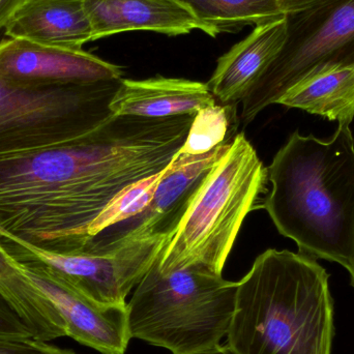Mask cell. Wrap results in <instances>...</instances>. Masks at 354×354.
<instances>
[{
    "instance_id": "6da1fadb",
    "label": "cell",
    "mask_w": 354,
    "mask_h": 354,
    "mask_svg": "<svg viewBox=\"0 0 354 354\" xmlns=\"http://www.w3.org/2000/svg\"><path fill=\"white\" fill-rule=\"evenodd\" d=\"M194 115H113L62 145L0 155V232L50 253L82 251L122 189L163 171Z\"/></svg>"
},
{
    "instance_id": "7a4b0ae2",
    "label": "cell",
    "mask_w": 354,
    "mask_h": 354,
    "mask_svg": "<svg viewBox=\"0 0 354 354\" xmlns=\"http://www.w3.org/2000/svg\"><path fill=\"white\" fill-rule=\"evenodd\" d=\"M270 192L260 208L299 253L354 263V138L339 124L330 140L295 131L268 168Z\"/></svg>"
},
{
    "instance_id": "3957f363",
    "label": "cell",
    "mask_w": 354,
    "mask_h": 354,
    "mask_svg": "<svg viewBox=\"0 0 354 354\" xmlns=\"http://www.w3.org/2000/svg\"><path fill=\"white\" fill-rule=\"evenodd\" d=\"M328 280L315 258L266 250L239 282L227 344L235 354H332Z\"/></svg>"
},
{
    "instance_id": "277c9868",
    "label": "cell",
    "mask_w": 354,
    "mask_h": 354,
    "mask_svg": "<svg viewBox=\"0 0 354 354\" xmlns=\"http://www.w3.org/2000/svg\"><path fill=\"white\" fill-rule=\"evenodd\" d=\"M268 168L243 133L235 135L194 198L156 263L161 272L195 268L222 274L245 216L259 208Z\"/></svg>"
},
{
    "instance_id": "5b68a950",
    "label": "cell",
    "mask_w": 354,
    "mask_h": 354,
    "mask_svg": "<svg viewBox=\"0 0 354 354\" xmlns=\"http://www.w3.org/2000/svg\"><path fill=\"white\" fill-rule=\"evenodd\" d=\"M237 288L222 274L195 268L163 272L155 262L127 304L131 338L174 354L216 346L228 334Z\"/></svg>"
},
{
    "instance_id": "8992f818",
    "label": "cell",
    "mask_w": 354,
    "mask_h": 354,
    "mask_svg": "<svg viewBox=\"0 0 354 354\" xmlns=\"http://www.w3.org/2000/svg\"><path fill=\"white\" fill-rule=\"evenodd\" d=\"M122 79L47 89L0 85V155L62 145L93 132L113 116L109 106Z\"/></svg>"
},
{
    "instance_id": "52a82bcc",
    "label": "cell",
    "mask_w": 354,
    "mask_h": 354,
    "mask_svg": "<svg viewBox=\"0 0 354 354\" xmlns=\"http://www.w3.org/2000/svg\"><path fill=\"white\" fill-rule=\"evenodd\" d=\"M284 45L245 97L248 124L304 79L354 62V0H326L286 14Z\"/></svg>"
},
{
    "instance_id": "ba28073f",
    "label": "cell",
    "mask_w": 354,
    "mask_h": 354,
    "mask_svg": "<svg viewBox=\"0 0 354 354\" xmlns=\"http://www.w3.org/2000/svg\"><path fill=\"white\" fill-rule=\"evenodd\" d=\"M169 239L93 241L82 251L56 254L0 232V249L22 268H39L105 305H124Z\"/></svg>"
},
{
    "instance_id": "9c48e42d",
    "label": "cell",
    "mask_w": 354,
    "mask_h": 354,
    "mask_svg": "<svg viewBox=\"0 0 354 354\" xmlns=\"http://www.w3.org/2000/svg\"><path fill=\"white\" fill-rule=\"evenodd\" d=\"M122 78V68L83 49L43 45L21 39L0 41V85L47 89Z\"/></svg>"
},
{
    "instance_id": "30bf717a",
    "label": "cell",
    "mask_w": 354,
    "mask_h": 354,
    "mask_svg": "<svg viewBox=\"0 0 354 354\" xmlns=\"http://www.w3.org/2000/svg\"><path fill=\"white\" fill-rule=\"evenodd\" d=\"M199 156L177 153L160 181L149 207L127 221L130 227L113 239H164L171 241L185 212L231 141Z\"/></svg>"
},
{
    "instance_id": "8fae6325",
    "label": "cell",
    "mask_w": 354,
    "mask_h": 354,
    "mask_svg": "<svg viewBox=\"0 0 354 354\" xmlns=\"http://www.w3.org/2000/svg\"><path fill=\"white\" fill-rule=\"evenodd\" d=\"M22 270L57 308L66 324V336L102 354L126 353L132 339L127 304L97 303L45 270Z\"/></svg>"
},
{
    "instance_id": "7c38bea8",
    "label": "cell",
    "mask_w": 354,
    "mask_h": 354,
    "mask_svg": "<svg viewBox=\"0 0 354 354\" xmlns=\"http://www.w3.org/2000/svg\"><path fill=\"white\" fill-rule=\"evenodd\" d=\"M286 35L285 16L255 26L248 37L221 56L206 83L216 101L231 106L243 102L284 45Z\"/></svg>"
},
{
    "instance_id": "4fadbf2b",
    "label": "cell",
    "mask_w": 354,
    "mask_h": 354,
    "mask_svg": "<svg viewBox=\"0 0 354 354\" xmlns=\"http://www.w3.org/2000/svg\"><path fill=\"white\" fill-rule=\"evenodd\" d=\"M93 28V41L118 33L147 30L176 37L201 23L178 0H84Z\"/></svg>"
},
{
    "instance_id": "5bb4252c",
    "label": "cell",
    "mask_w": 354,
    "mask_h": 354,
    "mask_svg": "<svg viewBox=\"0 0 354 354\" xmlns=\"http://www.w3.org/2000/svg\"><path fill=\"white\" fill-rule=\"evenodd\" d=\"M216 103L206 83L158 76L145 80L122 78L109 108L113 115L168 118L194 115Z\"/></svg>"
},
{
    "instance_id": "9a60e30c",
    "label": "cell",
    "mask_w": 354,
    "mask_h": 354,
    "mask_svg": "<svg viewBox=\"0 0 354 354\" xmlns=\"http://www.w3.org/2000/svg\"><path fill=\"white\" fill-rule=\"evenodd\" d=\"M8 39L83 49L93 41L84 0H26L4 28Z\"/></svg>"
},
{
    "instance_id": "2e32d148",
    "label": "cell",
    "mask_w": 354,
    "mask_h": 354,
    "mask_svg": "<svg viewBox=\"0 0 354 354\" xmlns=\"http://www.w3.org/2000/svg\"><path fill=\"white\" fill-rule=\"evenodd\" d=\"M278 104L351 126L354 120V62L337 64L304 79Z\"/></svg>"
},
{
    "instance_id": "e0dca14e",
    "label": "cell",
    "mask_w": 354,
    "mask_h": 354,
    "mask_svg": "<svg viewBox=\"0 0 354 354\" xmlns=\"http://www.w3.org/2000/svg\"><path fill=\"white\" fill-rule=\"evenodd\" d=\"M0 293L20 314L37 340L66 336V324L51 299L0 249Z\"/></svg>"
},
{
    "instance_id": "ac0fdd59",
    "label": "cell",
    "mask_w": 354,
    "mask_h": 354,
    "mask_svg": "<svg viewBox=\"0 0 354 354\" xmlns=\"http://www.w3.org/2000/svg\"><path fill=\"white\" fill-rule=\"evenodd\" d=\"M209 37L239 32L250 25L266 24L286 16L279 0H178Z\"/></svg>"
},
{
    "instance_id": "d6986e66",
    "label": "cell",
    "mask_w": 354,
    "mask_h": 354,
    "mask_svg": "<svg viewBox=\"0 0 354 354\" xmlns=\"http://www.w3.org/2000/svg\"><path fill=\"white\" fill-rule=\"evenodd\" d=\"M236 106L214 104L199 110L194 115L187 138L179 153L199 156L208 153L226 142L230 136L229 130L236 120Z\"/></svg>"
},
{
    "instance_id": "ffe728a7",
    "label": "cell",
    "mask_w": 354,
    "mask_h": 354,
    "mask_svg": "<svg viewBox=\"0 0 354 354\" xmlns=\"http://www.w3.org/2000/svg\"><path fill=\"white\" fill-rule=\"evenodd\" d=\"M167 168L155 176L133 183L115 196L91 225L89 229L91 239H97L110 227L127 222L145 212L151 204L156 189L167 171Z\"/></svg>"
},
{
    "instance_id": "44dd1931",
    "label": "cell",
    "mask_w": 354,
    "mask_h": 354,
    "mask_svg": "<svg viewBox=\"0 0 354 354\" xmlns=\"http://www.w3.org/2000/svg\"><path fill=\"white\" fill-rule=\"evenodd\" d=\"M0 354H76L35 338H0Z\"/></svg>"
},
{
    "instance_id": "7402d4cb",
    "label": "cell",
    "mask_w": 354,
    "mask_h": 354,
    "mask_svg": "<svg viewBox=\"0 0 354 354\" xmlns=\"http://www.w3.org/2000/svg\"><path fill=\"white\" fill-rule=\"evenodd\" d=\"M0 338H33L32 330L0 293Z\"/></svg>"
},
{
    "instance_id": "603a6c76",
    "label": "cell",
    "mask_w": 354,
    "mask_h": 354,
    "mask_svg": "<svg viewBox=\"0 0 354 354\" xmlns=\"http://www.w3.org/2000/svg\"><path fill=\"white\" fill-rule=\"evenodd\" d=\"M26 0H0V29L6 28L17 10Z\"/></svg>"
},
{
    "instance_id": "cb8c5ba5",
    "label": "cell",
    "mask_w": 354,
    "mask_h": 354,
    "mask_svg": "<svg viewBox=\"0 0 354 354\" xmlns=\"http://www.w3.org/2000/svg\"><path fill=\"white\" fill-rule=\"evenodd\" d=\"M279 1H280L281 8L284 10L285 14H287L293 10H301V8L320 3L326 0H279Z\"/></svg>"
},
{
    "instance_id": "d4e9b609",
    "label": "cell",
    "mask_w": 354,
    "mask_h": 354,
    "mask_svg": "<svg viewBox=\"0 0 354 354\" xmlns=\"http://www.w3.org/2000/svg\"><path fill=\"white\" fill-rule=\"evenodd\" d=\"M187 354H235L234 351L229 347V345H216L214 347H210V348L203 349V351H195V353H187Z\"/></svg>"
},
{
    "instance_id": "484cf974",
    "label": "cell",
    "mask_w": 354,
    "mask_h": 354,
    "mask_svg": "<svg viewBox=\"0 0 354 354\" xmlns=\"http://www.w3.org/2000/svg\"><path fill=\"white\" fill-rule=\"evenodd\" d=\"M349 274H351V285H353V286L354 287V263L353 268H351V272H349Z\"/></svg>"
}]
</instances>
